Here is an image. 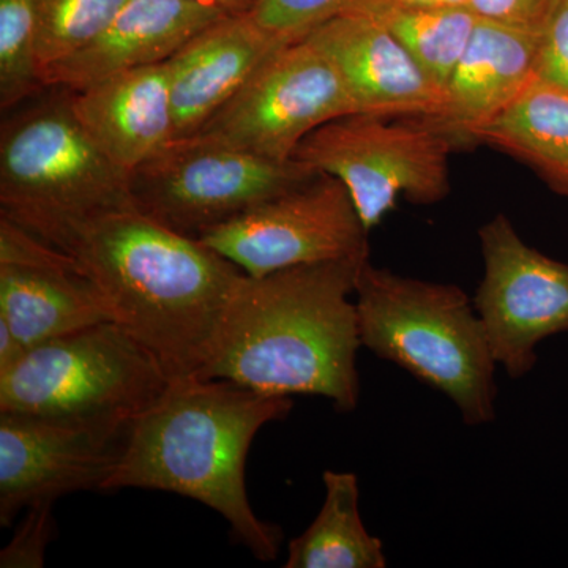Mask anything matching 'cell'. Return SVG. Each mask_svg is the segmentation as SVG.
<instances>
[{
    "instance_id": "cell-24",
    "label": "cell",
    "mask_w": 568,
    "mask_h": 568,
    "mask_svg": "<svg viewBox=\"0 0 568 568\" xmlns=\"http://www.w3.org/2000/svg\"><path fill=\"white\" fill-rule=\"evenodd\" d=\"M368 2L372 0H256L248 14L276 40L291 43Z\"/></svg>"
},
{
    "instance_id": "cell-21",
    "label": "cell",
    "mask_w": 568,
    "mask_h": 568,
    "mask_svg": "<svg viewBox=\"0 0 568 568\" xmlns=\"http://www.w3.org/2000/svg\"><path fill=\"white\" fill-rule=\"evenodd\" d=\"M364 13L383 22L433 84L444 92L469 47L478 22L477 14L469 7H379L365 10Z\"/></svg>"
},
{
    "instance_id": "cell-26",
    "label": "cell",
    "mask_w": 568,
    "mask_h": 568,
    "mask_svg": "<svg viewBox=\"0 0 568 568\" xmlns=\"http://www.w3.org/2000/svg\"><path fill=\"white\" fill-rule=\"evenodd\" d=\"M536 78L568 91V0H555L538 28Z\"/></svg>"
},
{
    "instance_id": "cell-12",
    "label": "cell",
    "mask_w": 568,
    "mask_h": 568,
    "mask_svg": "<svg viewBox=\"0 0 568 568\" xmlns=\"http://www.w3.org/2000/svg\"><path fill=\"white\" fill-rule=\"evenodd\" d=\"M129 432L0 413V525L32 504L100 489Z\"/></svg>"
},
{
    "instance_id": "cell-1",
    "label": "cell",
    "mask_w": 568,
    "mask_h": 568,
    "mask_svg": "<svg viewBox=\"0 0 568 568\" xmlns=\"http://www.w3.org/2000/svg\"><path fill=\"white\" fill-rule=\"evenodd\" d=\"M77 261L112 323L144 346L170 379L203 368L244 271L136 207L77 224L52 244Z\"/></svg>"
},
{
    "instance_id": "cell-27",
    "label": "cell",
    "mask_w": 568,
    "mask_h": 568,
    "mask_svg": "<svg viewBox=\"0 0 568 568\" xmlns=\"http://www.w3.org/2000/svg\"><path fill=\"white\" fill-rule=\"evenodd\" d=\"M555 0H469L480 20L538 29Z\"/></svg>"
},
{
    "instance_id": "cell-15",
    "label": "cell",
    "mask_w": 568,
    "mask_h": 568,
    "mask_svg": "<svg viewBox=\"0 0 568 568\" xmlns=\"http://www.w3.org/2000/svg\"><path fill=\"white\" fill-rule=\"evenodd\" d=\"M227 14L192 0H129L88 47L44 70V84L78 92L115 74L168 62Z\"/></svg>"
},
{
    "instance_id": "cell-18",
    "label": "cell",
    "mask_w": 568,
    "mask_h": 568,
    "mask_svg": "<svg viewBox=\"0 0 568 568\" xmlns=\"http://www.w3.org/2000/svg\"><path fill=\"white\" fill-rule=\"evenodd\" d=\"M537 51L538 29L478 18L448 81L446 111L436 119L457 145L474 142L478 130L536 80Z\"/></svg>"
},
{
    "instance_id": "cell-16",
    "label": "cell",
    "mask_w": 568,
    "mask_h": 568,
    "mask_svg": "<svg viewBox=\"0 0 568 568\" xmlns=\"http://www.w3.org/2000/svg\"><path fill=\"white\" fill-rule=\"evenodd\" d=\"M283 44L248 13L227 14L183 44L166 62L174 140L201 132Z\"/></svg>"
},
{
    "instance_id": "cell-6",
    "label": "cell",
    "mask_w": 568,
    "mask_h": 568,
    "mask_svg": "<svg viewBox=\"0 0 568 568\" xmlns=\"http://www.w3.org/2000/svg\"><path fill=\"white\" fill-rule=\"evenodd\" d=\"M170 383L129 332L102 323L31 347L0 372V413L129 432Z\"/></svg>"
},
{
    "instance_id": "cell-25",
    "label": "cell",
    "mask_w": 568,
    "mask_h": 568,
    "mask_svg": "<svg viewBox=\"0 0 568 568\" xmlns=\"http://www.w3.org/2000/svg\"><path fill=\"white\" fill-rule=\"evenodd\" d=\"M50 500L32 504L10 544L0 551L2 568H40L54 538L55 525Z\"/></svg>"
},
{
    "instance_id": "cell-11",
    "label": "cell",
    "mask_w": 568,
    "mask_h": 568,
    "mask_svg": "<svg viewBox=\"0 0 568 568\" xmlns=\"http://www.w3.org/2000/svg\"><path fill=\"white\" fill-rule=\"evenodd\" d=\"M478 239L484 278L474 308L496 364L518 379L536 366L538 343L568 332V264L526 244L504 213Z\"/></svg>"
},
{
    "instance_id": "cell-8",
    "label": "cell",
    "mask_w": 568,
    "mask_h": 568,
    "mask_svg": "<svg viewBox=\"0 0 568 568\" xmlns=\"http://www.w3.org/2000/svg\"><path fill=\"white\" fill-rule=\"evenodd\" d=\"M317 174L297 160L276 162L196 133L168 142L132 171L130 192L138 211L197 239Z\"/></svg>"
},
{
    "instance_id": "cell-13",
    "label": "cell",
    "mask_w": 568,
    "mask_h": 568,
    "mask_svg": "<svg viewBox=\"0 0 568 568\" xmlns=\"http://www.w3.org/2000/svg\"><path fill=\"white\" fill-rule=\"evenodd\" d=\"M0 320L24 351L112 323L77 261L6 216H0Z\"/></svg>"
},
{
    "instance_id": "cell-7",
    "label": "cell",
    "mask_w": 568,
    "mask_h": 568,
    "mask_svg": "<svg viewBox=\"0 0 568 568\" xmlns=\"http://www.w3.org/2000/svg\"><path fill=\"white\" fill-rule=\"evenodd\" d=\"M455 145L433 119L354 112L310 133L293 159L342 182L369 233L398 197L428 205L450 193Z\"/></svg>"
},
{
    "instance_id": "cell-20",
    "label": "cell",
    "mask_w": 568,
    "mask_h": 568,
    "mask_svg": "<svg viewBox=\"0 0 568 568\" xmlns=\"http://www.w3.org/2000/svg\"><path fill=\"white\" fill-rule=\"evenodd\" d=\"M325 495L312 525L287 545L286 568H386L379 538L361 517V489L353 473L325 470Z\"/></svg>"
},
{
    "instance_id": "cell-22",
    "label": "cell",
    "mask_w": 568,
    "mask_h": 568,
    "mask_svg": "<svg viewBox=\"0 0 568 568\" xmlns=\"http://www.w3.org/2000/svg\"><path fill=\"white\" fill-rule=\"evenodd\" d=\"M39 59L36 0H0V110L48 92Z\"/></svg>"
},
{
    "instance_id": "cell-29",
    "label": "cell",
    "mask_w": 568,
    "mask_h": 568,
    "mask_svg": "<svg viewBox=\"0 0 568 568\" xmlns=\"http://www.w3.org/2000/svg\"><path fill=\"white\" fill-rule=\"evenodd\" d=\"M24 353V347L18 342L9 324L0 320V372L10 368Z\"/></svg>"
},
{
    "instance_id": "cell-9",
    "label": "cell",
    "mask_w": 568,
    "mask_h": 568,
    "mask_svg": "<svg viewBox=\"0 0 568 568\" xmlns=\"http://www.w3.org/2000/svg\"><path fill=\"white\" fill-rule=\"evenodd\" d=\"M368 230L345 185L317 174L197 237L246 275L368 260Z\"/></svg>"
},
{
    "instance_id": "cell-4",
    "label": "cell",
    "mask_w": 568,
    "mask_h": 568,
    "mask_svg": "<svg viewBox=\"0 0 568 568\" xmlns=\"http://www.w3.org/2000/svg\"><path fill=\"white\" fill-rule=\"evenodd\" d=\"M362 347L446 395L466 425L496 417V361L473 302L455 284L362 265L355 282Z\"/></svg>"
},
{
    "instance_id": "cell-28",
    "label": "cell",
    "mask_w": 568,
    "mask_h": 568,
    "mask_svg": "<svg viewBox=\"0 0 568 568\" xmlns=\"http://www.w3.org/2000/svg\"><path fill=\"white\" fill-rule=\"evenodd\" d=\"M379 7H403V9H447V7H469V0H372L361 10L379 9Z\"/></svg>"
},
{
    "instance_id": "cell-17",
    "label": "cell",
    "mask_w": 568,
    "mask_h": 568,
    "mask_svg": "<svg viewBox=\"0 0 568 568\" xmlns=\"http://www.w3.org/2000/svg\"><path fill=\"white\" fill-rule=\"evenodd\" d=\"M70 104L100 151L126 173L174 140L166 62L70 92Z\"/></svg>"
},
{
    "instance_id": "cell-2",
    "label": "cell",
    "mask_w": 568,
    "mask_h": 568,
    "mask_svg": "<svg viewBox=\"0 0 568 568\" xmlns=\"http://www.w3.org/2000/svg\"><path fill=\"white\" fill-rule=\"evenodd\" d=\"M366 261L242 276L193 377L231 381L264 395L324 396L339 413L354 410L362 343L351 295Z\"/></svg>"
},
{
    "instance_id": "cell-19",
    "label": "cell",
    "mask_w": 568,
    "mask_h": 568,
    "mask_svg": "<svg viewBox=\"0 0 568 568\" xmlns=\"http://www.w3.org/2000/svg\"><path fill=\"white\" fill-rule=\"evenodd\" d=\"M487 144L529 164L568 196V91L534 80L517 100L481 126L474 144Z\"/></svg>"
},
{
    "instance_id": "cell-14",
    "label": "cell",
    "mask_w": 568,
    "mask_h": 568,
    "mask_svg": "<svg viewBox=\"0 0 568 568\" xmlns=\"http://www.w3.org/2000/svg\"><path fill=\"white\" fill-rule=\"evenodd\" d=\"M304 39L334 63L358 112L436 121L446 111V92L433 84L394 33L372 14H342Z\"/></svg>"
},
{
    "instance_id": "cell-3",
    "label": "cell",
    "mask_w": 568,
    "mask_h": 568,
    "mask_svg": "<svg viewBox=\"0 0 568 568\" xmlns=\"http://www.w3.org/2000/svg\"><path fill=\"white\" fill-rule=\"evenodd\" d=\"M291 396L257 394L224 379H173L130 425L103 491L175 493L222 515L254 558H278L283 534L254 515L245 466L256 433L293 409Z\"/></svg>"
},
{
    "instance_id": "cell-30",
    "label": "cell",
    "mask_w": 568,
    "mask_h": 568,
    "mask_svg": "<svg viewBox=\"0 0 568 568\" xmlns=\"http://www.w3.org/2000/svg\"><path fill=\"white\" fill-rule=\"evenodd\" d=\"M201 6L212 7V9L222 10L224 13L237 14L248 13L256 0H192Z\"/></svg>"
},
{
    "instance_id": "cell-5",
    "label": "cell",
    "mask_w": 568,
    "mask_h": 568,
    "mask_svg": "<svg viewBox=\"0 0 568 568\" xmlns=\"http://www.w3.org/2000/svg\"><path fill=\"white\" fill-rule=\"evenodd\" d=\"M0 129V216L54 244L77 224L134 207L130 173L112 163L51 89Z\"/></svg>"
},
{
    "instance_id": "cell-23",
    "label": "cell",
    "mask_w": 568,
    "mask_h": 568,
    "mask_svg": "<svg viewBox=\"0 0 568 568\" xmlns=\"http://www.w3.org/2000/svg\"><path fill=\"white\" fill-rule=\"evenodd\" d=\"M126 2L129 0H36L41 74L88 47Z\"/></svg>"
},
{
    "instance_id": "cell-10",
    "label": "cell",
    "mask_w": 568,
    "mask_h": 568,
    "mask_svg": "<svg viewBox=\"0 0 568 568\" xmlns=\"http://www.w3.org/2000/svg\"><path fill=\"white\" fill-rule=\"evenodd\" d=\"M354 112L357 106L334 63L301 39L268 55L197 133L286 162L310 133Z\"/></svg>"
}]
</instances>
